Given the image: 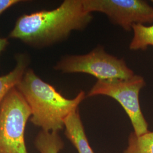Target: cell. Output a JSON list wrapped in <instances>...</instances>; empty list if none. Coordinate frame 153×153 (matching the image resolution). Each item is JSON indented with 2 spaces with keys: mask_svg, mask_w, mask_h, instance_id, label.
Returning <instances> with one entry per match:
<instances>
[{
  "mask_svg": "<svg viewBox=\"0 0 153 153\" xmlns=\"http://www.w3.org/2000/svg\"><path fill=\"white\" fill-rule=\"evenodd\" d=\"M28 58L24 54L16 57V65L14 69L5 76H0V104L6 94L16 88L27 71Z\"/></svg>",
  "mask_w": 153,
  "mask_h": 153,
  "instance_id": "8",
  "label": "cell"
},
{
  "mask_svg": "<svg viewBox=\"0 0 153 153\" xmlns=\"http://www.w3.org/2000/svg\"><path fill=\"white\" fill-rule=\"evenodd\" d=\"M151 2H152V3H153V0H152V1H151Z\"/></svg>",
  "mask_w": 153,
  "mask_h": 153,
  "instance_id": "14",
  "label": "cell"
},
{
  "mask_svg": "<svg viewBox=\"0 0 153 153\" xmlns=\"http://www.w3.org/2000/svg\"><path fill=\"white\" fill-rule=\"evenodd\" d=\"M132 30L133 36L129 44V49L145 51L149 46H153V25H134Z\"/></svg>",
  "mask_w": 153,
  "mask_h": 153,
  "instance_id": "10",
  "label": "cell"
},
{
  "mask_svg": "<svg viewBox=\"0 0 153 153\" xmlns=\"http://www.w3.org/2000/svg\"><path fill=\"white\" fill-rule=\"evenodd\" d=\"M35 145L40 153H59L64 146L58 132L43 131L36 137Z\"/></svg>",
  "mask_w": 153,
  "mask_h": 153,
  "instance_id": "9",
  "label": "cell"
},
{
  "mask_svg": "<svg viewBox=\"0 0 153 153\" xmlns=\"http://www.w3.org/2000/svg\"><path fill=\"white\" fill-rule=\"evenodd\" d=\"M22 2L19 0H0V16L12 6Z\"/></svg>",
  "mask_w": 153,
  "mask_h": 153,
  "instance_id": "12",
  "label": "cell"
},
{
  "mask_svg": "<svg viewBox=\"0 0 153 153\" xmlns=\"http://www.w3.org/2000/svg\"><path fill=\"white\" fill-rule=\"evenodd\" d=\"M93 20L82 0H65L53 10L23 15L16 21L9 38L36 47H48L68 38L73 31H82Z\"/></svg>",
  "mask_w": 153,
  "mask_h": 153,
  "instance_id": "1",
  "label": "cell"
},
{
  "mask_svg": "<svg viewBox=\"0 0 153 153\" xmlns=\"http://www.w3.org/2000/svg\"><path fill=\"white\" fill-rule=\"evenodd\" d=\"M54 68L64 73H86L98 80L124 79L135 74L123 59L110 55L101 45L85 55L65 56Z\"/></svg>",
  "mask_w": 153,
  "mask_h": 153,
  "instance_id": "4",
  "label": "cell"
},
{
  "mask_svg": "<svg viewBox=\"0 0 153 153\" xmlns=\"http://www.w3.org/2000/svg\"><path fill=\"white\" fill-rule=\"evenodd\" d=\"M9 44L8 40L6 38H0V53L5 49L6 46Z\"/></svg>",
  "mask_w": 153,
  "mask_h": 153,
  "instance_id": "13",
  "label": "cell"
},
{
  "mask_svg": "<svg viewBox=\"0 0 153 153\" xmlns=\"http://www.w3.org/2000/svg\"><path fill=\"white\" fill-rule=\"evenodd\" d=\"M16 88L30 108L33 124L50 132H59L64 128L66 118L78 109L86 96L81 91L74 98H66L32 69L26 71Z\"/></svg>",
  "mask_w": 153,
  "mask_h": 153,
  "instance_id": "2",
  "label": "cell"
},
{
  "mask_svg": "<svg viewBox=\"0 0 153 153\" xmlns=\"http://www.w3.org/2000/svg\"><path fill=\"white\" fill-rule=\"evenodd\" d=\"M31 116L22 94L13 88L0 104V153H28L25 131Z\"/></svg>",
  "mask_w": 153,
  "mask_h": 153,
  "instance_id": "3",
  "label": "cell"
},
{
  "mask_svg": "<svg viewBox=\"0 0 153 153\" xmlns=\"http://www.w3.org/2000/svg\"><path fill=\"white\" fill-rule=\"evenodd\" d=\"M123 153H153V131H149L141 136L131 132Z\"/></svg>",
  "mask_w": 153,
  "mask_h": 153,
  "instance_id": "11",
  "label": "cell"
},
{
  "mask_svg": "<svg viewBox=\"0 0 153 153\" xmlns=\"http://www.w3.org/2000/svg\"><path fill=\"white\" fill-rule=\"evenodd\" d=\"M145 86L143 77L137 74L124 79L98 80L87 96L104 95L114 99L129 117L133 131L138 136H141L149 131L148 122L142 114L139 100L140 91Z\"/></svg>",
  "mask_w": 153,
  "mask_h": 153,
  "instance_id": "5",
  "label": "cell"
},
{
  "mask_svg": "<svg viewBox=\"0 0 153 153\" xmlns=\"http://www.w3.org/2000/svg\"><path fill=\"white\" fill-rule=\"evenodd\" d=\"M64 128L66 136L76 148L78 153H94L90 146L78 109L66 118Z\"/></svg>",
  "mask_w": 153,
  "mask_h": 153,
  "instance_id": "7",
  "label": "cell"
},
{
  "mask_svg": "<svg viewBox=\"0 0 153 153\" xmlns=\"http://www.w3.org/2000/svg\"><path fill=\"white\" fill-rule=\"evenodd\" d=\"M86 11L105 14L114 25L130 31L134 25L153 23V7L143 0H82Z\"/></svg>",
  "mask_w": 153,
  "mask_h": 153,
  "instance_id": "6",
  "label": "cell"
}]
</instances>
